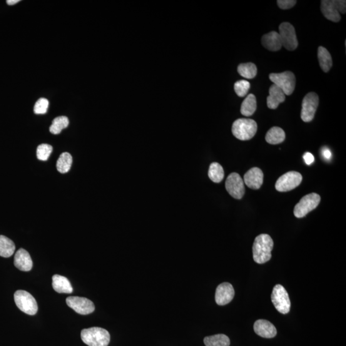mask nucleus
<instances>
[{
	"label": "nucleus",
	"instance_id": "nucleus-1",
	"mask_svg": "<svg viewBox=\"0 0 346 346\" xmlns=\"http://www.w3.org/2000/svg\"><path fill=\"white\" fill-rule=\"evenodd\" d=\"M274 243L272 238L268 234H260L256 236L253 246L254 261L262 264L270 261Z\"/></svg>",
	"mask_w": 346,
	"mask_h": 346
},
{
	"label": "nucleus",
	"instance_id": "nucleus-2",
	"mask_svg": "<svg viewBox=\"0 0 346 346\" xmlns=\"http://www.w3.org/2000/svg\"><path fill=\"white\" fill-rule=\"evenodd\" d=\"M81 338L89 346H108L111 335L108 331L103 328L93 327L82 330Z\"/></svg>",
	"mask_w": 346,
	"mask_h": 346
},
{
	"label": "nucleus",
	"instance_id": "nucleus-3",
	"mask_svg": "<svg viewBox=\"0 0 346 346\" xmlns=\"http://www.w3.org/2000/svg\"><path fill=\"white\" fill-rule=\"evenodd\" d=\"M257 124L253 119H238L232 125L233 135L241 141H248L255 136Z\"/></svg>",
	"mask_w": 346,
	"mask_h": 346
},
{
	"label": "nucleus",
	"instance_id": "nucleus-4",
	"mask_svg": "<svg viewBox=\"0 0 346 346\" xmlns=\"http://www.w3.org/2000/svg\"><path fill=\"white\" fill-rule=\"evenodd\" d=\"M321 9L326 18L337 23L340 21V14H345L346 2L343 0H323L321 1Z\"/></svg>",
	"mask_w": 346,
	"mask_h": 346
},
{
	"label": "nucleus",
	"instance_id": "nucleus-5",
	"mask_svg": "<svg viewBox=\"0 0 346 346\" xmlns=\"http://www.w3.org/2000/svg\"><path fill=\"white\" fill-rule=\"evenodd\" d=\"M270 79L273 84L282 89L285 95L290 96L296 88V76L291 71L280 73H271Z\"/></svg>",
	"mask_w": 346,
	"mask_h": 346
},
{
	"label": "nucleus",
	"instance_id": "nucleus-6",
	"mask_svg": "<svg viewBox=\"0 0 346 346\" xmlns=\"http://www.w3.org/2000/svg\"><path fill=\"white\" fill-rule=\"evenodd\" d=\"M15 303L19 310L30 315L36 314L38 305L33 296L25 290H17L14 294Z\"/></svg>",
	"mask_w": 346,
	"mask_h": 346
},
{
	"label": "nucleus",
	"instance_id": "nucleus-7",
	"mask_svg": "<svg viewBox=\"0 0 346 346\" xmlns=\"http://www.w3.org/2000/svg\"><path fill=\"white\" fill-rule=\"evenodd\" d=\"M271 301L279 312L286 314L290 312L291 304L289 296L282 285H276L274 287Z\"/></svg>",
	"mask_w": 346,
	"mask_h": 346
},
{
	"label": "nucleus",
	"instance_id": "nucleus-8",
	"mask_svg": "<svg viewBox=\"0 0 346 346\" xmlns=\"http://www.w3.org/2000/svg\"><path fill=\"white\" fill-rule=\"evenodd\" d=\"M321 197L318 194L311 193L301 198L296 205L294 214L297 218H304L311 211L314 210L320 204Z\"/></svg>",
	"mask_w": 346,
	"mask_h": 346
},
{
	"label": "nucleus",
	"instance_id": "nucleus-9",
	"mask_svg": "<svg viewBox=\"0 0 346 346\" xmlns=\"http://www.w3.org/2000/svg\"><path fill=\"white\" fill-rule=\"evenodd\" d=\"M282 45L288 51L295 50L298 46V41L295 27L288 22H283L279 26Z\"/></svg>",
	"mask_w": 346,
	"mask_h": 346
},
{
	"label": "nucleus",
	"instance_id": "nucleus-10",
	"mask_svg": "<svg viewBox=\"0 0 346 346\" xmlns=\"http://www.w3.org/2000/svg\"><path fill=\"white\" fill-rule=\"evenodd\" d=\"M320 103L318 96L315 93L311 92L304 97L302 101V110L301 118L305 123L312 121L314 118L316 111Z\"/></svg>",
	"mask_w": 346,
	"mask_h": 346
},
{
	"label": "nucleus",
	"instance_id": "nucleus-11",
	"mask_svg": "<svg viewBox=\"0 0 346 346\" xmlns=\"http://www.w3.org/2000/svg\"><path fill=\"white\" fill-rule=\"evenodd\" d=\"M302 180V175L298 172H288L276 181L275 188L279 192L290 191L300 185Z\"/></svg>",
	"mask_w": 346,
	"mask_h": 346
},
{
	"label": "nucleus",
	"instance_id": "nucleus-12",
	"mask_svg": "<svg viewBox=\"0 0 346 346\" xmlns=\"http://www.w3.org/2000/svg\"><path fill=\"white\" fill-rule=\"evenodd\" d=\"M225 187L230 195L236 200H241L245 195V183L237 173H233L228 176Z\"/></svg>",
	"mask_w": 346,
	"mask_h": 346
},
{
	"label": "nucleus",
	"instance_id": "nucleus-13",
	"mask_svg": "<svg viewBox=\"0 0 346 346\" xmlns=\"http://www.w3.org/2000/svg\"><path fill=\"white\" fill-rule=\"evenodd\" d=\"M66 303L69 307L81 315L90 314L95 310L94 303L86 298L70 296L66 299Z\"/></svg>",
	"mask_w": 346,
	"mask_h": 346
},
{
	"label": "nucleus",
	"instance_id": "nucleus-14",
	"mask_svg": "<svg viewBox=\"0 0 346 346\" xmlns=\"http://www.w3.org/2000/svg\"><path fill=\"white\" fill-rule=\"evenodd\" d=\"M235 296V290L230 283H221L216 291L215 300L218 305L223 306L228 304L232 301Z\"/></svg>",
	"mask_w": 346,
	"mask_h": 346
},
{
	"label": "nucleus",
	"instance_id": "nucleus-15",
	"mask_svg": "<svg viewBox=\"0 0 346 346\" xmlns=\"http://www.w3.org/2000/svg\"><path fill=\"white\" fill-rule=\"evenodd\" d=\"M254 331L256 335L266 338H274L277 334V330L275 326L267 320L256 321L254 324Z\"/></svg>",
	"mask_w": 346,
	"mask_h": 346
},
{
	"label": "nucleus",
	"instance_id": "nucleus-16",
	"mask_svg": "<svg viewBox=\"0 0 346 346\" xmlns=\"http://www.w3.org/2000/svg\"><path fill=\"white\" fill-rule=\"evenodd\" d=\"M263 174L262 170L258 168L250 169L245 174L244 181L249 188L251 189H259L262 185Z\"/></svg>",
	"mask_w": 346,
	"mask_h": 346
},
{
	"label": "nucleus",
	"instance_id": "nucleus-17",
	"mask_svg": "<svg viewBox=\"0 0 346 346\" xmlns=\"http://www.w3.org/2000/svg\"><path fill=\"white\" fill-rule=\"evenodd\" d=\"M14 265L20 271H30L33 267V262L28 251L23 248L19 249L14 256Z\"/></svg>",
	"mask_w": 346,
	"mask_h": 346
},
{
	"label": "nucleus",
	"instance_id": "nucleus-18",
	"mask_svg": "<svg viewBox=\"0 0 346 346\" xmlns=\"http://www.w3.org/2000/svg\"><path fill=\"white\" fill-rule=\"evenodd\" d=\"M270 95L267 98V104L271 109H276L279 104L283 103L285 100V94L282 89L273 84L270 88Z\"/></svg>",
	"mask_w": 346,
	"mask_h": 346
},
{
	"label": "nucleus",
	"instance_id": "nucleus-19",
	"mask_svg": "<svg viewBox=\"0 0 346 346\" xmlns=\"http://www.w3.org/2000/svg\"><path fill=\"white\" fill-rule=\"evenodd\" d=\"M262 44L265 48L271 51H277L282 48L280 35L278 32L272 31L262 37Z\"/></svg>",
	"mask_w": 346,
	"mask_h": 346
},
{
	"label": "nucleus",
	"instance_id": "nucleus-20",
	"mask_svg": "<svg viewBox=\"0 0 346 346\" xmlns=\"http://www.w3.org/2000/svg\"><path fill=\"white\" fill-rule=\"evenodd\" d=\"M52 280H53L52 286L57 292L64 294L73 292V288L68 278L61 275H55L52 277Z\"/></svg>",
	"mask_w": 346,
	"mask_h": 346
},
{
	"label": "nucleus",
	"instance_id": "nucleus-21",
	"mask_svg": "<svg viewBox=\"0 0 346 346\" xmlns=\"http://www.w3.org/2000/svg\"><path fill=\"white\" fill-rule=\"evenodd\" d=\"M317 57L322 70L325 73L329 72L333 65L332 58L330 52L323 46H320L318 48Z\"/></svg>",
	"mask_w": 346,
	"mask_h": 346
},
{
	"label": "nucleus",
	"instance_id": "nucleus-22",
	"mask_svg": "<svg viewBox=\"0 0 346 346\" xmlns=\"http://www.w3.org/2000/svg\"><path fill=\"white\" fill-rule=\"evenodd\" d=\"M285 139L284 130L280 127L275 126L268 131L265 136V140L269 144H278L283 143Z\"/></svg>",
	"mask_w": 346,
	"mask_h": 346
},
{
	"label": "nucleus",
	"instance_id": "nucleus-23",
	"mask_svg": "<svg viewBox=\"0 0 346 346\" xmlns=\"http://www.w3.org/2000/svg\"><path fill=\"white\" fill-rule=\"evenodd\" d=\"M256 107L257 102L255 96L253 94H249L241 104V113L245 116H252L255 113Z\"/></svg>",
	"mask_w": 346,
	"mask_h": 346
},
{
	"label": "nucleus",
	"instance_id": "nucleus-24",
	"mask_svg": "<svg viewBox=\"0 0 346 346\" xmlns=\"http://www.w3.org/2000/svg\"><path fill=\"white\" fill-rule=\"evenodd\" d=\"M16 250L13 241L4 235H0V256L9 258L13 255Z\"/></svg>",
	"mask_w": 346,
	"mask_h": 346
},
{
	"label": "nucleus",
	"instance_id": "nucleus-25",
	"mask_svg": "<svg viewBox=\"0 0 346 346\" xmlns=\"http://www.w3.org/2000/svg\"><path fill=\"white\" fill-rule=\"evenodd\" d=\"M204 343L206 346H230V340L226 335L218 334L206 337Z\"/></svg>",
	"mask_w": 346,
	"mask_h": 346
},
{
	"label": "nucleus",
	"instance_id": "nucleus-26",
	"mask_svg": "<svg viewBox=\"0 0 346 346\" xmlns=\"http://www.w3.org/2000/svg\"><path fill=\"white\" fill-rule=\"evenodd\" d=\"M72 163H73V158L71 154L68 152L62 153L57 162V170L62 174L68 173L70 170Z\"/></svg>",
	"mask_w": 346,
	"mask_h": 346
},
{
	"label": "nucleus",
	"instance_id": "nucleus-27",
	"mask_svg": "<svg viewBox=\"0 0 346 346\" xmlns=\"http://www.w3.org/2000/svg\"><path fill=\"white\" fill-rule=\"evenodd\" d=\"M237 71L241 76L246 79H253L257 74L256 65L251 62L238 65Z\"/></svg>",
	"mask_w": 346,
	"mask_h": 346
},
{
	"label": "nucleus",
	"instance_id": "nucleus-28",
	"mask_svg": "<svg viewBox=\"0 0 346 346\" xmlns=\"http://www.w3.org/2000/svg\"><path fill=\"white\" fill-rule=\"evenodd\" d=\"M208 176L214 183H220L225 176L223 167L217 163L211 164L209 168Z\"/></svg>",
	"mask_w": 346,
	"mask_h": 346
},
{
	"label": "nucleus",
	"instance_id": "nucleus-29",
	"mask_svg": "<svg viewBox=\"0 0 346 346\" xmlns=\"http://www.w3.org/2000/svg\"><path fill=\"white\" fill-rule=\"evenodd\" d=\"M69 123V119L66 116L57 117L54 119L49 131L54 135H57L61 132L62 129L66 128Z\"/></svg>",
	"mask_w": 346,
	"mask_h": 346
},
{
	"label": "nucleus",
	"instance_id": "nucleus-30",
	"mask_svg": "<svg viewBox=\"0 0 346 346\" xmlns=\"http://www.w3.org/2000/svg\"><path fill=\"white\" fill-rule=\"evenodd\" d=\"M53 151V147L49 144H42L37 147V156L39 161H46Z\"/></svg>",
	"mask_w": 346,
	"mask_h": 346
},
{
	"label": "nucleus",
	"instance_id": "nucleus-31",
	"mask_svg": "<svg viewBox=\"0 0 346 346\" xmlns=\"http://www.w3.org/2000/svg\"><path fill=\"white\" fill-rule=\"evenodd\" d=\"M250 89V83L248 81H238L234 84V90L236 95L239 97H245L248 94Z\"/></svg>",
	"mask_w": 346,
	"mask_h": 346
},
{
	"label": "nucleus",
	"instance_id": "nucleus-32",
	"mask_svg": "<svg viewBox=\"0 0 346 346\" xmlns=\"http://www.w3.org/2000/svg\"><path fill=\"white\" fill-rule=\"evenodd\" d=\"M49 107V101L46 98L39 99L34 106V113L36 114H44L47 113Z\"/></svg>",
	"mask_w": 346,
	"mask_h": 346
},
{
	"label": "nucleus",
	"instance_id": "nucleus-33",
	"mask_svg": "<svg viewBox=\"0 0 346 346\" xmlns=\"http://www.w3.org/2000/svg\"><path fill=\"white\" fill-rule=\"evenodd\" d=\"M297 3L296 0H278L277 4L279 8L282 10H287L292 8Z\"/></svg>",
	"mask_w": 346,
	"mask_h": 346
},
{
	"label": "nucleus",
	"instance_id": "nucleus-34",
	"mask_svg": "<svg viewBox=\"0 0 346 346\" xmlns=\"http://www.w3.org/2000/svg\"><path fill=\"white\" fill-rule=\"evenodd\" d=\"M303 158H304L305 163L307 165H310L314 161V156H313L312 153L309 152L305 153V155H303Z\"/></svg>",
	"mask_w": 346,
	"mask_h": 346
},
{
	"label": "nucleus",
	"instance_id": "nucleus-35",
	"mask_svg": "<svg viewBox=\"0 0 346 346\" xmlns=\"http://www.w3.org/2000/svg\"><path fill=\"white\" fill-rule=\"evenodd\" d=\"M323 155L324 156V158L328 160V159H330L331 156H332V153H331L329 149L325 148L323 149Z\"/></svg>",
	"mask_w": 346,
	"mask_h": 346
},
{
	"label": "nucleus",
	"instance_id": "nucleus-36",
	"mask_svg": "<svg viewBox=\"0 0 346 346\" xmlns=\"http://www.w3.org/2000/svg\"><path fill=\"white\" fill-rule=\"evenodd\" d=\"M19 2V0H8V1H7V4L9 6H13V5L16 4Z\"/></svg>",
	"mask_w": 346,
	"mask_h": 346
}]
</instances>
